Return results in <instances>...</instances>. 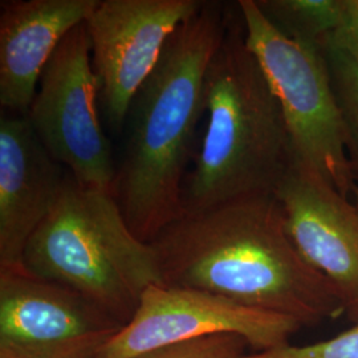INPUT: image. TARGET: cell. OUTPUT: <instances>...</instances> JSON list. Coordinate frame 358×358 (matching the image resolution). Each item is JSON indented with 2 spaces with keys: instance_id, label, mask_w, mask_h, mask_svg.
Segmentation results:
<instances>
[{
  "instance_id": "obj_6",
  "label": "cell",
  "mask_w": 358,
  "mask_h": 358,
  "mask_svg": "<svg viewBox=\"0 0 358 358\" xmlns=\"http://www.w3.org/2000/svg\"><path fill=\"white\" fill-rule=\"evenodd\" d=\"M101 90L84 23L53 53L26 115L47 152L80 185L113 192L117 169L99 115Z\"/></svg>"
},
{
  "instance_id": "obj_3",
  "label": "cell",
  "mask_w": 358,
  "mask_h": 358,
  "mask_svg": "<svg viewBox=\"0 0 358 358\" xmlns=\"http://www.w3.org/2000/svg\"><path fill=\"white\" fill-rule=\"evenodd\" d=\"M206 75L207 128L183 192L185 215L275 195L292 165L280 103L245 43L238 8Z\"/></svg>"
},
{
  "instance_id": "obj_1",
  "label": "cell",
  "mask_w": 358,
  "mask_h": 358,
  "mask_svg": "<svg viewBox=\"0 0 358 358\" xmlns=\"http://www.w3.org/2000/svg\"><path fill=\"white\" fill-rule=\"evenodd\" d=\"M162 285L199 289L315 328L344 315L341 297L300 255L275 195L185 215L153 242Z\"/></svg>"
},
{
  "instance_id": "obj_7",
  "label": "cell",
  "mask_w": 358,
  "mask_h": 358,
  "mask_svg": "<svg viewBox=\"0 0 358 358\" xmlns=\"http://www.w3.org/2000/svg\"><path fill=\"white\" fill-rule=\"evenodd\" d=\"M122 327L66 287L0 268V358H97Z\"/></svg>"
},
{
  "instance_id": "obj_16",
  "label": "cell",
  "mask_w": 358,
  "mask_h": 358,
  "mask_svg": "<svg viewBox=\"0 0 358 358\" xmlns=\"http://www.w3.org/2000/svg\"><path fill=\"white\" fill-rule=\"evenodd\" d=\"M241 358H358V322L348 331L309 345L279 346Z\"/></svg>"
},
{
  "instance_id": "obj_15",
  "label": "cell",
  "mask_w": 358,
  "mask_h": 358,
  "mask_svg": "<svg viewBox=\"0 0 358 358\" xmlns=\"http://www.w3.org/2000/svg\"><path fill=\"white\" fill-rule=\"evenodd\" d=\"M250 348L238 334H214L164 346L136 358H241Z\"/></svg>"
},
{
  "instance_id": "obj_12",
  "label": "cell",
  "mask_w": 358,
  "mask_h": 358,
  "mask_svg": "<svg viewBox=\"0 0 358 358\" xmlns=\"http://www.w3.org/2000/svg\"><path fill=\"white\" fill-rule=\"evenodd\" d=\"M99 0H6L0 6V105L27 115L44 68Z\"/></svg>"
},
{
  "instance_id": "obj_10",
  "label": "cell",
  "mask_w": 358,
  "mask_h": 358,
  "mask_svg": "<svg viewBox=\"0 0 358 358\" xmlns=\"http://www.w3.org/2000/svg\"><path fill=\"white\" fill-rule=\"evenodd\" d=\"M275 196L300 255L324 275L341 297L344 315L358 322V198L291 165Z\"/></svg>"
},
{
  "instance_id": "obj_2",
  "label": "cell",
  "mask_w": 358,
  "mask_h": 358,
  "mask_svg": "<svg viewBox=\"0 0 358 358\" xmlns=\"http://www.w3.org/2000/svg\"><path fill=\"white\" fill-rule=\"evenodd\" d=\"M229 20L222 3L205 1L169 40L130 106L113 194L129 227L146 243L185 217L183 177L206 112V75Z\"/></svg>"
},
{
  "instance_id": "obj_14",
  "label": "cell",
  "mask_w": 358,
  "mask_h": 358,
  "mask_svg": "<svg viewBox=\"0 0 358 358\" xmlns=\"http://www.w3.org/2000/svg\"><path fill=\"white\" fill-rule=\"evenodd\" d=\"M321 50L328 63L333 90L343 117L350 173L355 183H358V62L329 44H324Z\"/></svg>"
},
{
  "instance_id": "obj_8",
  "label": "cell",
  "mask_w": 358,
  "mask_h": 358,
  "mask_svg": "<svg viewBox=\"0 0 358 358\" xmlns=\"http://www.w3.org/2000/svg\"><path fill=\"white\" fill-rule=\"evenodd\" d=\"M303 327L289 317L244 307L199 289L150 285L133 319L97 358H136L164 346L214 334H238L254 352L289 344Z\"/></svg>"
},
{
  "instance_id": "obj_17",
  "label": "cell",
  "mask_w": 358,
  "mask_h": 358,
  "mask_svg": "<svg viewBox=\"0 0 358 358\" xmlns=\"http://www.w3.org/2000/svg\"><path fill=\"white\" fill-rule=\"evenodd\" d=\"M324 44L345 52L358 62V0H345L343 22Z\"/></svg>"
},
{
  "instance_id": "obj_5",
  "label": "cell",
  "mask_w": 358,
  "mask_h": 358,
  "mask_svg": "<svg viewBox=\"0 0 358 358\" xmlns=\"http://www.w3.org/2000/svg\"><path fill=\"white\" fill-rule=\"evenodd\" d=\"M238 8L247 47L280 103L292 164L340 194L358 196L346 157L343 117L322 50L288 38L256 0H239Z\"/></svg>"
},
{
  "instance_id": "obj_9",
  "label": "cell",
  "mask_w": 358,
  "mask_h": 358,
  "mask_svg": "<svg viewBox=\"0 0 358 358\" xmlns=\"http://www.w3.org/2000/svg\"><path fill=\"white\" fill-rule=\"evenodd\" d=\"M203 4L201 0H99L85 26L108 124L115 134L127 124L130 106L169 40Z\"/></svg>"
},
{
  "instance_id": "obj_11",
  "label": "cell",
  "mask_w": 358,
  "mask_h": 358,
  "mask_svg": "<svg viewBox=\"0 0 358 358\" xmlns=\"http://www.w3.org/2000/svg\"><path fill=\"white\" fill-rule=\"evenodd\" d=\"M65 176L26 115L0 120V268L24 267L27 243L50 214Z\"/></svg>"
},
{
  "instance_id": "obj_4",
  "label": "cell",
  "mask_w": 358,
  "mask_h": 358,
  "mask_svg": "<svg viewBox=\"0 0 358 358\" xmlns=\"http://www.w3.org/2000/svg\"><path fill=\"white\" fill-rule=\"evenodd\" d=\"M24 268L88 299L122 325L142 294L162 284L157 251L129 227L112 192L80 185L71 174L50 214L27 243Z\"/></svg>"
},
{
  "instance_id": "obj_13",
  "label": "cell",
  "mask_w": 358,
  "mask_h": 358,
  "mask_svg": "<svg viewBox=\"0 0 358 358\" xmlns=\"http://www.w3.org/2000/svg\"><path fill=\"white\" fill-rule=\"evenodd\" d=\"M260 10L282 34L319 47L340 27L345 0H256Z\"/></svg>"
}]
</instances>
